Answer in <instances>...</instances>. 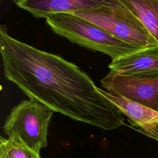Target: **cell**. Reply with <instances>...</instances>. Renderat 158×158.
<instances>
[{
  "instance_id": "cell-1",
  "label": "cell",
  "mask_w": 158,
  "mask_h": 158,
  "mask_svg": "<svg viewBox=\"0 0 158 158\" xmlns=\"http://www.w3.org/2000/svg\"><path fill=\"white\" fill-rule=\"evenodd\" d=\"M0 28L5 77L29 99L54 112L104 130L125 124L118 109L99 91L90 77L60 56L38 49Z\"/></svg>"
},
{
  "instance_id": "cell-2",
  "label": "cell",
  "mask_w": 158,
  "mask_h": 158,
  "mask_svg": "<svg viewBox=\"0 0 158 158\" xmlns=\"http://www.w3.org/2000/svg\"><path fill=\"white\" fill-rule=\"evenodd\" d=\"M45 19L55 33L81 47L104 53L112 60L143 49L122 41L96 24L71 13H56Z\"/></svg>"
},
{
  "instance_id": "cell-3",
  "label": "cell",
  "mask_w": 158,
  "mask_h": 158,
  "mask_svg": "<svg viewBox=\"0 0 158 158\" xmlns=\"http://www.w3.org/2000/svg\"><path fill=\"white\" fill-rule=\"evenodd\" d=\"M96 24L122 41L141 48L158 44L121 0H104L98 7L71 12Z\"/></svg>"
},
{
  "instance_id": "cell-4",
  "label": "cell",
  "mask_w": 158,
  "mask_h": 158,
  "mask_svg": "<svg viewBox=\"0 0 158 158\" xmlns=\"http://www.w3.org/2000/svg\"><path fill=\"white\" fill-rule=\"evenodd\" d=\"M54 112L39 101L23 100L10 110L3 132L7 136H17L30 148L40 152L48 146V131Z\"/></svg>"
},
{
  "instance_id": "cell-5",
  "label": "cell",
  "mask_w": 158,
  "mask_h": 158,
  "mask_svg": "<svg viewBox=\"0 0 158 158\" xmlns=\"http://www.w3.org/2000/svg\"><path fill=\"white\" fill-rule=\"evenodd\" d=\"M101 84L112 94L158 112V77H135L110 71L101 80Z\"/></svg>"
},
{
  "instance_id": "cell-6",
  "label": "cell",
  "mask_w": 158,
  "mask_h": 158,
  "mask_svg": "<svg viewBox=\"0 0 158 158\" xmlns=\"http://www.w3.org/2000/svg\"><path fill=\"white\" fill-rule=\"evenodd\" d=\"M99 92L125 116L131 127L158 141V112L98 87Z\"/></svg>"
},
{
  "instance_id": "cell-7",
  "label": "cell",
  "mask_w": 158,
  "mask_h": 158,
  "mask_svg": "<svg viewBox=\"0 0 158 158\" xmlns=\"http://www.w3.org/2000/svg\"><path fill=\"white\" fill-rule=\"evenodd\" d=\"M110 71L135 77H158V44L112 60Z\"/></svg>"
},
{
  "instance_id": "cell-8",
  "label": "cell",
  "mask_w": 158,
  "mask_h": 158,
  "mask_svg": "<svg viewBox=\"0 0 158 158\" xmlns=\"http://www.w3.org/2000/svg\"><path fill=\"white\" fill-rule=\"evenodd\" d=\"M104 0H13L15 5L30 13L36 18L46 19L60 12L71 13L75 10L99 6Z\"/></svg>"
},
{
  "instance_id": "cell-9",
  "label": "cell",
  "mask_w": 158,
  "mask_h": 158,
  "mask_svg": "<svg viewBox=\"0 0 158 158\" xmlns=\"http://www.w3.org/2000/svg\"><path fill=\"white\" fill-rule=\"evenodd\" d=\"M158 43V0H121Z\"/></svg>"
},
{
  "instance_id": "cell-10",
  "label": "cell",
  "mask_w": 158,
  "mask_h": 158,
  "mask_svg": "<svg viewBox=\"0 0 158 158\" xmlns=\"http://www.w3.org/2000/svg\"><path fill=\"white\" fill-rule=\"evenodd\" d=\"M0 158H42L15 135L0 138Z\"/></svg>"
}]
</instances>
